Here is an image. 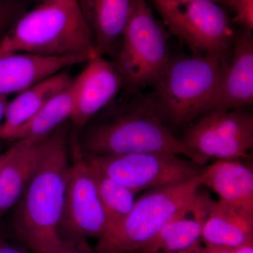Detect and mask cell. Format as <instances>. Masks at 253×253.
Returning <instances> with one entry per match:
<instances>
[{
  "label": "cell",
  "mask_w": 253,
  "mask_h": 253,
  "mask_svg": "<svg viewBox=\"0 0 253 253\" xmlns=\"http://www.w3.org/2000/svg\"><path fill=\"white\" fill-rule=\"evenodd\" d=\"M70 165V128L66 123L49 134L41 161L13 208V233L33 253H49L61 242L58 229Z\"/></svg>",
  "instance_id": "1"
},
{
  "label": "cell",
  "mask_w": 253,
  "mask_h": 253,
  "mask_svg": "<svg viewBox=\"0 0 253 253\" xmlns=\"http://www.w3.org/2000/svg\"><path fill=\"white\" fill-rule=\"evenodd\" d=\"M153 97L123 106L115 115L87 123L78 135L83 152L92 156H120L164 152L184 156L198 165L208 162L169 132Z\"/></svg>",
  "instance_id": "2"
},
{
  "label": "cell",
  "mask_w": 253,
  "mask_h": 253,
  "mask_svg": "<svg viewBox=\"0 0 253 253\" xmlns=\"http://www.w3.org/2000/svg\"><path fill=\"white\" fill-rule=\"evenodd\" d=\"M9 53L100 56L77 0H45L26 11L0 42V55Z\"/></svg>",
  "instance_id": "3"
},
{
  "label": "cell",
  "mask_w": 253,
  "mask_h": 253,
  "mask_svg": "<svg viewBox=\"0 0 253 253\" xmlns=\"http://www.w3.org/2000/svg\"><path fill=\"white\" fill-rule=\"evenodd\" d=\"M201 186L199 174L186 180L147 190L136 199L123 222L98 239L95 251L129 253L144 249L163 226L194 201Z\"/></svg>",
  "instance_id": "4"
},
{
  "label": "cell",
  "mask_w": 253,
  "mask_h": 253,
  "mask_svg": "<svg viewBox=\"0 0 253 253\" xmlns=\"http://www.w3.org/2000/svg\"><path fill=\"white\" fill-rule=\"evenodd\" d=\"M227 56L229 53L170 58L154 84L153 99L162 116L180 124L203 114L220 83Z\"/></svg>",
  "instance_id": "5"
},
{
  "label": "cell",
  "mask_w": 253,
  "mask_h": 253,
  "mask_svg": "<svg viewBox=\"0 0 253 253\" xmlns=\"http://www.w3.org/2000/svg\"><path fill=\"white\" fill-rule=\"evenodd\" d=\"M113 66L131 94L154 86L170 59L166 31L146 0H135L134 9L113 56Z\"/></svg>",
  "instance_id": "6"
},
{
  "label": "cell",
  "mask_w": 253,
  "mask_h": 253,
  "mask_svg": "<svg viewBox=\"0 0 253 253\" xmlns=\"http://www.w3.org/2000/svg\"><path fill=\"white\" fill-rule=\"evenodd\" d=\"M70 153L71 165L58 234L60 239L71 242L99 239L107 229L106 215L90 165L74 131L70 133Z\"/></svg>",
  "instance_id": "7"
},
{
  "label": "cell",
  "mask_w": 253,
  "mask_h": 253,
  "mask_svg": "<svg viewBox=\"0 0 253 253\" xmlns=\"http://www.w3.org/2000/svg\"><path fill=\"white\" fill-rule=\"evenodd\" d=\"M169 31L195 51L226 54L235 34L222 8L210 0L176 3L154 0Z\"/></svg>",
  "instance_id": "8"
},
{
  "label": "cell",
  "mask_w": 253,
  "mask_h": 253,
  "mask_svg": "<svg viewBox=\"0 0 253 253\" xmlns=\"http://www.w3.org/2000/svg\"><path fill=\"white\" fill-rule=\"evenodd\" d=\"M84 155L106 175L136 194L191 179L202 172L195 163L188 162L171 153H136L112 156Z\"/></svg>",
  "instance_id": "9"
},
{
  "label": "cell",
  "mask_w": 253,
  "mask_h": 253,
  "mask_svg": "<svg viewBox=\"0 0 253 253\" xmlns=\"http://www.w3.org/2000/svg\"><path fill=\"white\" fill-rule=\"evenodd\" d=\"M184 144L205 159L241 160L253 146V118L242 109L211 111L186 131Z\"/></svg>",
  "instance_id": "10"
},
{
  "label": "cell",
  "mask_w": 253,
  "mask_h": 253,
  "mask_svg": "<svg viewBox=\"0 0 253 253\" xmlns=\"http://www.w3.org/2000/svg\"><path fill=\"white\" fill-rule=\"evenodd\" d=\"M86 63L71 84L73 109L70 121L79 129L110 104L123 87L117 70L104 56H95Z\"/></svg>",
  "instance_id": "11"
},
{
  "label": "cell",
  "mask_w": 253,
  "mask_h": 253,
  "mask_svg": "<svg viewBox=\"0 0 253 253\" xmlns=\"http://www.w3.org/2000/svg\"><path fill=\"white\" fill-rule=\"evenodd\" d=\"M230 59L204 113L241 109L253 104V39L251 32L235 36Z\"/></svg>",
  "instance_id": "12"
},
{
  "label": "cell",
  "mask_w": 253,
  "mask_h": 253,
  "mask_svg": "<svg viewBox=\"0 0 253 253\" xmlns=\"http://www.w3.org/2000/svg\"><path fill=\"white\" fill-rule=\"evenodd\" d=\"M49 136L16 139L0 154V217L21 198L44 154Z\"/></svg>",
  "instance_id": "13"
},
{
  "label": "cell",
  "mask_w": 253,
  "mask_h": 253,
  "mask_svg": "<svg viewBox=\"0 0 253 253\" xmlns=\"http://www.w3.org/2000/svg\"><path fill=\"white\" fill-rule=\"evenodd\" d=\"M92 58L89 55L67 57H45L26 53L0 55V96L7 97L21 92L38 82Z\"/></svg>",
  "instance_id": "14"
},
{
  "label": "cell",
  "mask_w": 253,
  "mask_h": 253,
  "mask_svg": "<svg viewBox=\"0 0 253 253\" xmlns=\"http://www.w3.org/2000/svg\"><path fill=\"white\" fill-rule=\"evenodd\" d=\"M98 54L114 56L121 45L135 0H77Z\"/></svg>",
  "instance_id": "15"
},
{
  "label": "cell",
  "mask_w": 253,
  "mask_h": 253,
  "mask_svg": "<svg viewBox=\"0 0 253 253\" xmlns=\"http://www.w3.org/2000/svg\"><path fill=\"white\" fill-rule=\"evenodd\" d=\"M201 183L219 200L253 215V170L241 160H219L203 169Z\"/></svg>",
  "instance_id": "16"
},
{
  "label": "cell",
  "mask_w": 253,
  "mask_h": 253,
  "mask_svg": "<svg viewBox=\"0 0 253 253\" xmlns=\"http://www.w3.org/2000/svg\"><path fill=\"white\" fill-rule=\"evenodd\" d=\"M209 196L198 193L141 251L146 253L177 252L200 244Z\"/></svg>",
  "instance_id": "17"
},
{
  "label": "cell",
  "mask_w": 253,
  "mask_h": 253,
  "mask_svg": "<svg viewBox=\"0 0 253 253\" xmlns=\"http://www.w3.org/2000/svg\"><path fill=\"white\" fill-rule=\"evenodd\" d=\"M201 239L206 246L236 249L253 240V215L209 198Z\"/></svg>",
  "instance_id": "18"
},
{
  "label": "cell",
  "mask_w": 253,
  "mask_h": 253,
  "mask_svg": "<svg viewBox=\"0 0 253 253\" xmlns=\"http://www.w3.org/2000/svg\"><path fill=\"white\" fill-rule=\"evenodd\" d=\"M73 80L69 73L63 71L18 93L6 106L1 124L2 140H10L20 126L31 119L50 99L69 87Z\"/></svg>",
  "instance_id": "19"
},
{
  "label": "cell",
  "mask_w": 253,
  "mask_h": 253,
  "mask_svg": "<svg viewBox=\"0 0 253 253\" xmlns=\"http://www.w3.org/2000/svg\"><path fill=\"white\" fill-rule=\"evenodd\" d=\"M73 109L71 85L49 100L27 122L15 131L10 140L38 139L49 135L71 119Z\"/></svg>",
  "instance_id": "20"
},
{
  "label": "cell",
  "mask_w": 253,
  "mask_h": 253,
  "mask_svg": "<svg viewBox=\"0 0 253 253\" xmlns=\"http://www.w3.org/2000/svg\"><path fill=\"white\" fill-rule=\"evenodd\" d=\"M88 162L90 165L91 172L106 215L107 222L106 234L117 227L126 219L132 209L137 194L113 180L90 161H88Z\"/></svg>",
  "instance_id": "21"
},
{
  "label": "cell",
  "mask_w": 253,
  "mask_h": 253,
  "mask_svg": "<svg viewBox=\"0 0 253 253\" xmlns=\"http://www.w3.org/2000/svg\"><path fill=\"white\" fill-rule=\"evenodd\" d=\"M28 0H0V42L11 26L28 11Z\"/></svg>",
  "instance_id": "22"
},
{
  "label": "cell",
  "mask_w": 253,
  "mask_h": 253,
  "mask_svg": "<svg viewBox=\"0 0 253 253\" xmlns=\"http://www.w3.org/2000/svg\"><path fill=\"white\" fill-rule=\"evenodd\" d=\"M233 9L235 10L236 14L231 22L244 28V31L252 32L253 0H234Z\"/></svg>",
  "instance_id": "23"
},
{
  "label": "cell",
  "mask_w": 253,
  "mask_h": 253,
  "mask_svg": "<svg viewBox=\"0 0 253 253\" xmlns=\"http://www.w3.org/2000/svg\"><path fill=\"white\" fill-rule=\"evenodd\" d=\"M48 253H99L91 249L88 242H71L62 241Z\"/></svg>",
  "instance_id": "24"
},
{
  "label": "cell",
  "mask_w": 253,
  "mask_h": 253,
  "mask_svg": "<svg viewBox=\"0 0 253 253\" xmlns=\"http://www.w3.org/2000/svg\"><path fill=\"white\" fill-rule=\"evenodd\" d=\"M0 253H26L23 249L16 245L6 241L0 236Z\"/></svg>",
  "instance_id": "25"
},
{
  "label": "cell",
  "mask_w": 253,
  "mask_h": 253,
  "mask_svg": "<svg viewBox=\"0 0 253 253\" xmlns=\"http://www.w3.org/2000/svg\"><path fill=\"white\" fill-rule=\"evenodd\" d=\"M206 253H234V249L220 246H206Z\"/></svg>",
  "instance_id": "26"
},
{
  "label": "cell",
  "mask_w": 253,
  "mask_h": 253,
  "mask_svg": "<svg viewBox=\"0 0 253 253\" xmlns=\"http://www.w3.org/2000/svg\"><path fill=\"white\" fill-rule=\"evenodd\" d=\"M234 253H253V240L234 249Z\"/></svg>",
  "instance_id": "27"
},
{
  "label": "cell",
  "mask_w": 253,
  "mask_h": 253,
  "mask_svg": "<svg viewBox=\"0 0 253 253\" xmlns=\"http://www.w3.org/2000/svg\"><path fill=\"white\" fill-rule=\"evenodd\" d=\"M169 1L176 3H185L194 1V0H169ZM210 1L217 3L218 4H223L230 8H233V2H234V0H210Z\"/></svg>",
  "instance_id": "28"
},
{
  "label": "cell",
  "mask_w": 253,
  "mask_h": 253,
  "mask_svg": "<svg viewBox=\"0 0 253 253\" xmlns=\"http://www.w3.org/2000/svg\"><path fill=\"white\" fill-rule=\"evenodd\" d=\"M7 104V97L0 96V126L2 124V121H4L5 111H6Z\"/></svg>",
  "instance_id": "29"
},
{
  "label": "cell",
  "mask_w": 253,
  "mask_h": 253,
  "mask_svg": "<svg viewBox=\"0 0 253 253\" xmlns=\"http://www.w3.org/2000/svg\"><path fill=\"white\" fill-rule=\"evenodd\" d=\"M160 253H206L205 247L201 246V244L197 245L191 249L184 250V251H177V252Z\"/></svg>",
  "instance_id": "30"
},
{
  "label": "cell",
  "mask_w": 253,
  "mask_h": 253,
  "mask_svg": "<svg viewBox=\"0 0 253 253\" xmlns=\"http://www.w3.org/2000/svg\"><path fill=\"white\" fill-rule=\"evenodd\" d=\"M0 140H2V138H1V126H0Z\"/></svg>",
  "instance_id": "31"
},
{
  "label": "cell",
  "mask_w": 253,
  "mask_h": 253,
  "mask_svg": "<svg viewBox=\"0 0 253 253\" xmlns=\"http://www.w3.org/2000/svg\"><path fill=\"white\" fill-rule=\"evenodd\" d=\"M141 253H146L143 252V251H141Z\"/></svg>",
  "instance_id": "32"
}]
</instances>
